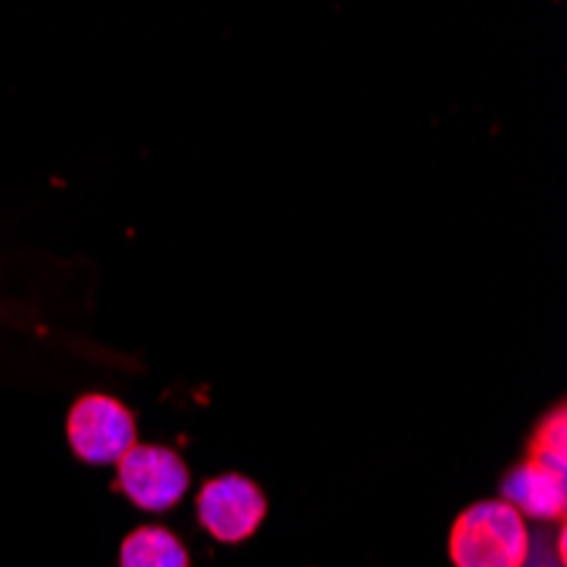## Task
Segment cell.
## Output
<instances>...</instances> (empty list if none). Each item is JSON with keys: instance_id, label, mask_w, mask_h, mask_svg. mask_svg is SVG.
<instances>
[{"instance_id": "1", "label": "cell", "mask_w": 567, "mask_h": 567, "mask_svg": "<svg viewBox=\"0 0 567 567\" xmlns=\"http://www.w3.org/2000/svg\"><path fill=\"white\" fill-rule=\"evenodd\" d=\"M530 527L503 499H480L458 520L449 537L455 567H524L530 560Z\"/></svg>"}, {"instance_id": "2", "label": "cell", "mask_w": 567, "mask_h": 567, "mask_svg": "<svg viewBox=\"0 0 567 567\" xmlns=\"http://www.w3.org/2000/svg\"><path fill=\"white\" fill-rule=\"evenodd\" d=\"M69 442L89 466H113L136 445L133 411L106 394H85L69 415Z\"/></svg>"}, {"instance_id": "3", "label": "cell", "mask_w": 567, "mask_h": 567, "mask_svg": "<svg viewBox=\"0 0 567 567\" xmlns=\"http://www.w3.org/2000/svg\"><path fill=\"white\" fill-rule=\"evenodd\" d=\"M190 473L184 458L167 445H133L120 458V489L150 513H164L184 499Z\"/></svg>"}, {"instance_id": "4", "label": "cell", "mask_w": 567, "mask_h": 567, "mask_svg": "<svg viewBox=\"0 0 567 567\" xmlns=\"http://www.w3.org/2000/svg\"><path fill=\"white\" fill-rule=\"evenodd\" d=\"M262 517H266L262 489L238 473L204 483V489L197 493V520L221 544H238L251 537L259 530Z\"/></svg>"}, {"instance_id": "5", "label": "cell", "mask_w": 567, "mask_h": 567, "mask_svg": "<svg viewBox=\"0 0 567 567\" xmlns=\"http://www.w3.org/2000/svg\"><path fill=\"white\" fill-rule=\"evenodd\" d=\"M503 503H509L520 517L530 520H560L567 506V473H557L537 458L513 466L499 486Z\"/></svg>"}, {"instance_id": "6", "label": "cell", "mask_w": 567, "mask_h": 567, "mask_svg": "<svg viewBox=\"0 0 567 567\" xmlns=\"http://www.w3.org/2000/svg\"><path fill=\"white\" fill-rule=\"evenodd\" d=\"M123 567H190L187 547L167 527H140L123 540L120 550Z\"/></svg>"}, {"instance_id": "7", "label": "cell", "mask_w": 567, "mask_h": 567, "mask_svg": "<svg viewBox=\"0 0 567 567\" xmlns=\"http://www.w3.org/2000/svg\"><path fill=\"white\" fill-rule=\"evenodd\" d=\"M530 458L544 462V466L567 473V422H564V408H554L550 415L540 422L534 445H530Z\"/></svg>"}]
</instances>
